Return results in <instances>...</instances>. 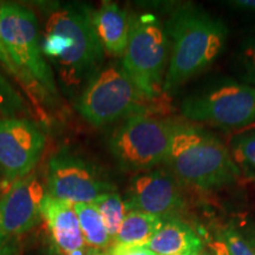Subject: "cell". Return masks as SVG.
Segmentation results:
<instances>
[{
  "label": "cell",
  "mask_w": 255,
  "mask_h": 255,
  "mask_svg": "<svg viewBox=\"0 0 255 255\" xmlns=\"http://www.w3.org/2000/svg\"><path fill=\"white\" fill-rule=\"evenodd\" d=\"M40 45L69 95H81L102 69L104 47L92 24L91 11L84 5H64L51 11Z\"/></svg>",
  "instance_id": "6da1fadb"
},
{
  "label": "cell",
  "mask_w": 255,
  "mask_h": 255,
  "mask_svg": "<svg viewBox=\"0 0 255 255\" xmlns=\"http://www.w3.org/2000/svg\"><path fill=\"white\" fill-rule=\"evenodd\" d=\"M165 30L171 39V52L163 92H171L202 72L220 55L227 27L208 12L187 4L171 13Z\"/></svg>",
  "instance_id": "7a4b0ae2"
},
{
  "label": "cell",
  "mask_w": 255,
  "mask_h": 255,
  "mask_svg": "<svg viewBox=\"0 0 255 255\" xmlns=\"http://www.w3.org/2000/svg\"><path fill=\"white\" fill-rule=\"evenodd\" d=\"M0 21L6 50L20 73L25 92L36 105L52 103L58 91L41 51L36 15L23 5L4 2L0 4Z\"/></svg>",
  "instance_id": "3957f363"
},
{
  "label": "cell",
  "mask_w": 255,
  "mask_h": 255,
  "mask_svg": "<svg viewBox=\"0 0 255 255\" xmlns=\"http://www.w3.org/2000/svg\"><path fill=\"white\" fill-rule=\"evenodd\" d=\"M165 164L177 180L203 190L234 182L240 175L220 139L184 124H176Z\"/></svg>",
  "instance_id": "277c9868"
},
{
  "label": "cell",
  "mask_w": 255,
  "mask_h": 255,
  "mask_svg": "<svg viewBox=\"0 0 255 255\" xmlns=\"http://www.w3.org/2000/svg\"><path fill=\"white\" fill-rule=\"evenodd\" d=\"M168 51L167 30L156 15L143 13L130 17L122 68L145 100L154 101L163 92Z\"/></svg>",
  "instance_id": "5b68a950"
},
{
  "label": "cell",
  "mask_w": 255,
  "mask_h": 255,
  "mask_svg": "<svg viewBox=\"0 0 255 255\" xmlns=\"http://www.w3.org/2000/svg\"><path fill=\"white\" fill-rule=\"evenodd\" d=\"M176 123L156 119L146 114L128 117L115 129L109 148L120 167L142 173L165 163Z\"/></svg>",
  "instance_id": "8992f818"
},
{
  "label": "cell",
  "mask_w": 255,
  "mask_h": 255,
  "mask_svg": "<svg viewBox=\"0 0 255 255\" xmlns=\"http://www.w3.org/2000/svg\"><path fill=\"white\" fill-rule=\"evenodd\" d=\"M146 101L122 65L110 64L89 81L78 96L76 108L91 126L103 127L132 115L145 114Z\"/></svg>",
  "instance_id": "52a82bcc"
},
{
  "label": "cell",
  "mask_w": 255,
  "mask_h": 255,
  "mask_svg": "<svg viewBox=\"0 0 255 255\" xmlns=\"http://www.w3.org/2000/svg\"><path fill=\"white\" fill-rule=\"evenodd\" d=\"M181 113L193 122L208 123L225 129H238L255 121V89L228 83L209 91L188 96Z\"/></svg>",
  "instance_id": "ba28073f"
},
{
  "label": "cell",
  "mask_w": 255,
  "mask_h": 255,
  "mask_svg": "<svg viewBox=\"0 0 255 255\" xmlns=\"http://www.w3.org/2000/svg\"><path fill=\"white\" fill-rule=\"evenodd\" d=\"M111 190H115L113 184L105 181L95 165L81 156L63 150L50 158L47 165L50 196L78 205L92 203Z\"/></svg>",
  "instance_id": "9c48e42d"
},
{
  "label": "cell",
  "mask_w": 255,
  "mask_h": 255,
  "mask_svg": "<svg viewBox=\"0 0 255 255\" xmlns=\"http://www.w3.org/2000/svg\"><path fill=\"white\" fill-rule=\"evenodd\" d=\"M45 146V136L25 119H0V168L14 183L33 170Z\"/></svg>",
  "instance_id": "30bf717a"
},
{
  "label": "cell",
  "mask_w": 255,
  "mask_h": 255,
  "mask_svg": "<svg viewBox=\"0 0 255 255\" xmlns=\"http://www.w3.org/2000/svg\"><path fill=\"white\" fill-rule=\"evenodd\" d=\"M126 205L129 210L145 213L163 219L183 207L178 180L164 168L137 173L130 181Z\"/></svg>",
  "instance_id": "8fae6325"
},
{
  "label": "cell",
  "mask_w": 255,
  "mask_h": 255,
  "mask_svg": "<svg viewBox=\"0 0 255 255\" xmlns=\"http://www.w3.org/2000/svg\"><path fill=\"white\" fill-rule=\"evenodd\" d=\"M45 195L37 175L28 174L15 181L0 199V234L15 238L33 228L41 218Z\"/></svg>",
  "instance_id": "7c38bea8"
},
{
  "label": "cell",
  "mask_w": 255,
  "mask_h": 255,
  "mask_svg": "<svg viewBox=\"0 0 255 255\" xmlns=\"http://www.w3.org/2000/svg\"><path fill=\"white\" fill-rule=\"evenodd\" d=\"M41 218L45 220L57 250L62 255H72L85 250L75 207L46 194L41 201Z\"/></svg>",
  "instance_id": "4fadbf2b"
},
{
  "label": "cell",
  "mask_w": 255,
  "mask_h": 255,
  "mask_svg": "<svg viewBox=\"0 0 255 255\" xmlns=\"http://www.w3.org/2000/svg\"><path fill=\"white\" fill-rule=\"evenodd\" d=\"M92 24L102 45L111 55L121 57L126 52L129 39L130 17L116 2L104 1L91 11Z\"/></svg>",
  "instance_id": "5bb4252c"
},
{
  "label": "cell",
  "mask_w": 255,
  "mask_h": 255,
  "mask_svg": "<svg viewBox=\"0 0 255 255\" xmlns=\"http://www.w3.org/2000/svg\"><path fill=\"white\" fill-rule=\"evenodd\" d=\"M156 255H175L202 250V241L187 223L167 219L161 229L145 246Z\"/></svg>",
  "instance_id": "9a60e30c"
},
{
  "label": "cell",
  "mask_w": 255,
  "mask_h": 255,
  "mask_svg": "<svg viewBox=\"0 0 255 255\" xmlns=\"http://www.w3.org/2000/svg\"><path fill=\"white\" fill-rule=\"evenodd\" d=\"M165 220L137 210H129L115 238V244L146 246L164 225Z\"/></svg>",
  "instance_id": "2e32d148"
},
{
  "label": "cell",
  "mask_w": 255,
  "mask_h": 255,
  "mask_svg": "<svg viewBox=\"0 0 255 255\" xmlns=\"http://www.w3.org/2000/svg\"><path fill=\"white\" fill-rule=\"evenodd\" d=\"M73 207L78 216L85 246L98 251L109 247L111 238L97 208L92 203H78Z\"/></svg>",
  "instance_id": "e0dca14e"
},
{
  "label": "cell",
  "mask_w": 255,
  "mask_h": 255,
  "mask_svg": "<svg viewBox=\"0 0 255 255\" xmlns=\"http://www.w3.org/2000/svg\"><path fill=\"white\" fill-rule=\"evenodd\" d=\"M102 216L108 234L111 239L116 238L121 225L128 214V208L124 201L116 190L108 191L92 202Z\"/></svg>",
  "instance_id": "ac0fdd59"
},
{
  "label": "cell",
  "mask_w": 255,
  "mask_h": 255,
  "mask_svg": "<svg viewBox=\"0 0 255 255\" xmlns=\"http://www.w3.org/2000/svg\"><path fill=\"white\" fill-rule=\"evenodd\" d=\"M232 159L239 174L255 177V132H245L233 137L229 146Z\"/></svg>",
  "instance_id": "d6986e66"
},
{
  "label": "cell",
  "mask_w": 255,
  "mask_h": 255,
  "mask_svg": "<svg viewBox=\"0 0 255 255\" xmlns=\"http://www.w3.org/2000/svg\"><path fill=\"white\" fill-rule=\"evenodd\" d=\"M28 114L26 102L0 71V115L4 119H18V116Z\"/></svg>",
  "instance_id": "ffe728a7"
},
{
  "label": "cell",
  "mask_w": 255,
  "mask_h": 255,
  "mask_svg": "<svg viewBox=\"0 0 255 255\" xmlns=\"http://www.w3.org/2000/svg\"><path fill=\"white\" fill-rule=\"evenodd\" d=\"M222 242L231 255H255L248 242L238 231L226 229L222 234Z\"/></svg>",
  "instance_id": "44dd1931"
},
{
  "label": "cell",
  "mask_w": 255,
  "mask_h": 255,
  "mask_svg": "<svg viewBox=\"0 0 255 255\" xmlns=\"http://www.w3.org/2000/svg\"><path fill=\"white\" fill-rule=\"evenodd\" d=\"M0 64L1 66L6 70V72L9 73V75L13 77L15 81H17L19 84L21 85V77H20V73L15 68V65L12 62L11 58H9V55L6 50L4 39H2V34H1V21H0Z\"/></svg>",
  "instance_id": "7402d4cb"
},
{
  "label": "cell",
  "mask_w": 255,
  "mask_h": 255,
  "mask_svg": "<svg viewBox=\"0 0 255 255\" xmlns=\"http://www.w3.org/2000/svg\"><path fill=\"white\" fill-rule=\"evenodd\" d=\"M108 255H156L145 246H131V245L115 244L107 252Z\"/></svg>",
  "instance_id": "603a6c76"
},
{
  "label": "cell",
  "mask_w": 255,
  "mask_h": 255,
  "mask_svg": "<svg viewBox=\"0 0 255 255\" xmlns=\"http://www.w3.org/2000/svg\"><path fill=\"white\" fill-rule=\"evenodd\" d=\"M0 255H20V248L14 237L0 234Z\"/></svg>",
  "instance_id": "cb8c5ba5"
},
{
  "label": "cell",
  "mask_w": 255,
  "mask_h": 255,
  "mask_svg": "<svg viewBox=\"0 0 255 255\" xmlns=\"http://www.w3.org/2000/svg\"><path fill=\"white\" fill-rule=\"evenodd\" d=\"M242 56H244V62L247 68L255 75V41H252L245 47Z\"/></svg>",
  "instance_id": "d4e9b609"
},
{
  "label": "cell",
  "mask_w": 255,
  "mask_h": 255,
  "mask_svg": "<svg viewBox=\"0 0 255 255\" xmlns=\"http://www.w3.org/2000/svg\"><path fill=\"white\" fill-rule=\"evenodd\" d=\"M229 6L238 9H244V11H255V0H234V1H228Z\"/></svg>",
  "instance_id": "484cf974"
},
{
  "label": "cell",
  "mask_w": 255,
  "mask_h": 255,
  "mask_svg": "<svg viewBox=\"0 0 255 255\" xmlns=\"http://www.w3.org/2000/svg\"><path fill=\"white\" fill-rule=\"evenodd\" d=\"M212 248H213V251L215 252V255H231L228 248L226 247V245L223 244L222 241L214 242V245H213Z\"/></svg>",
  "instance_id": "4316f807"
},
{
  "label": "cell",
  "mask_w": 255,
  "mask_h": 255,
  "mask_svg": "<svg viewBox=\"0 0 255 255\" xmlns=\"http://www.w3.org/2000/svg\"><path fill=\"white\" fill-rule=\"evenodd\" d=\"M246 241L248 242L252 250L255 253V227H252L251 229H248L247 234H246Z\"/></svg>",
  "instance_id": "83f0119b"
},
{
  "label": "cell",
  "mask_w": 255,
  "mask_h": 255,
  "mask_svg": "<svg viewBox=\"0 0 255 255\" xmlns=\"http://www.w3.org/2000/svg\"><path fill=\"white\" fill-rule=\"evenodd\" d=\"M84 255H108L107 252H103V251H98V250H92V248H88L87 251H85Z\"/></svg>",
  "instance_id": "f1b7e54d"
},
{
  "label": "cell",
  "mask_w": 255,
  "mask_h": 255,
  "mask_svg": "<svg viewBox=\"0 0 255 255\" xmlns=\"http://www.w3.org/2000/svg\"><path fill=\"white\" fill-rule=\"evenodd\" d=\"M175 255H200L197 252H189V253H182V254H175Z\"/></svg>",
  "instance_id": "f546056e"
}]
</instances>
